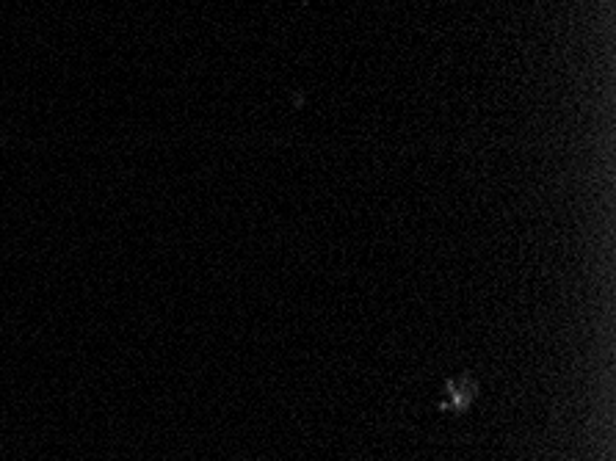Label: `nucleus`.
I'll use <instances>...</instances> for the list:
<instances>
[{"label": "nucleus", "instance_id": "obj_1", "mask_svg": "<svg viewBox=\"0 0 616 461\" xmlns=\"http://www.w3.org/2000/svg\"><path fill=\"white\" fill-rule=\"evenodd\" d=\"M478 395V381L470 376V373H462L445 384V392H442L440 409L442 412H454V415H462L467 412Z\"/></svg>", "mask_w": 616, "mask_h": 461}]
</instances>
